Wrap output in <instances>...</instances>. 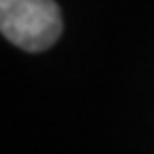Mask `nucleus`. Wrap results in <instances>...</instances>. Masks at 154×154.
Masks as SVG:
<instances>
[{
    "instance_id": "obj_1",
    "label": "nucleus",
    "mask_w": 154,
    "mask_h": 154,
    "mask_svg": "<svg viewBox=\"0 0 154 154\" xmlns=\"http://www.w3.org/2000/svg\"><path fill=\"white\" fill-rule=\"evenodd\" d=\"M0 34L24 51H45L62 34L54 0H0Z\"/></svg>"
}]
</instances>
